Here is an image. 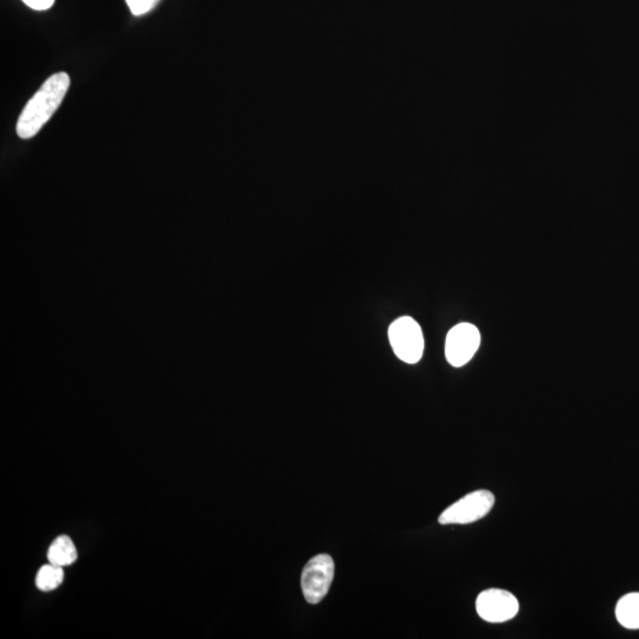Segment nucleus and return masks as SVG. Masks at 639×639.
<instances>
[{"mask_svg": "<svg viewBox=\"0 0 639 639\" xmlns=\"http://www.w3.org/2000/svg\"><path fill=\"white\" fill-rule=\"evenodd\" d=\"M494 505L495 496L492 492L484 489L476 490L445 509L438 522L444 526L473 524L486 518L492 512Z\"/></svg>", "mask_w": 639, "mask_h": 639, "instance_id": "nucleus-2", "label": "nucleus"}, {"mask_svg": "<svg viewBox=\"0 0 639 639\" xmlns=\"http://www.w3.org/2000/svg\"><path fill=\"white\" fill-rule=\"evenodd\" d=\"M63 567L54 564L45 565L37 573L36 586L38 590L49 592L57 589L63 583Z\"/></svg>", "mask_w": 639, "mask_h": 639, "instance_id": "nucleus-9", "label": "nucleus"}, {"mask_svg": "<svg viewBox=\"0 0 639 639\" xmlns=\"http://www.w3.org/2000/svg\"><path fill=\"white\" fill-rule=\"evenodd\" d=\"M520 605L513 593L500 589H489L476 599V611L488 623H506L518 615Z\"/></svg>", "mask_w": 639, "mask_h": 639, "instance_id": "nucleus-5", "label": "nucleus"}, {"mask_svg": "<svg viewBox=\"0 0 639 639\" xmlns=\"http://www.w3.org/2000/svg\"><path fill=\"white\" fill-rule=\"evenodd\" d=\"M24 4H27L29 8L44 11L51 8L54 5L55 0H22Z\"/></svg>", "mask_w": 639, "mask_h": 639, "instance_id": "nucleus-11", "label": "nucleus"}, {"mask_svg": "<svg viewBox=\"0 0 639 639\" xmlns=\"http://www.w3.org/2000/svg\"><path fill=\"white\" fill-rule=\"evenodd\" d=\"M618 622L626 629H639V592L629 593L616 606Z\"/></svg>", "mask_w": 639, "mask_h": 639, "instance_id": "nucleus-7", "label": "nucleus"}, {"mask_svg": "<svg viewBox=\"0 0 639 639\" xmlns=\"http://www.w3.org/2000/svg\"><path fill=\"white\" fill-rule=\"evenodd\" d=\"M160 0H126L134 16H144L159 4Z\"/></svg>", "mask_w": 639, "mask_h": 639, "instance_id": "nucleus-10", "label": "nucleus"}, {"mask_svg": "<svg viewBox=\"0 0 639 639\" xmlns=\"http://www.w3.org/2000/svg\"><path fill=\"white\" fill-rule=\"evenodd\" d=\"M389 340L393 352L406 364H417L423 357L424 337L416 320L404 316L389 328Z\"/></svg>", "mask_w": 639, "mask_h": 639, "instance_id": "nucleus-3", "label": "nucleus"}, {"mask_svg": "<svg viewBox=\"0 0 639 639\" xmlns=\"http://www.w3.org/2000/svg\"><path fill=\"white\" fill-rule=\"evenodd\" d=\"M481 344L479 329L471 324H460L450 329L445 341V357L454 367L467 365Z\"/></svg>", "mask_w": 639, "mask_h": 639, "instance_id": "nucleus-6", "label": "nucleus"}, {"mask_svg": "<svg viewBox=\"0 0 639 639\" xmlns=\"http://www.w3.org/2000/svg\"><path fill=\"white\" fill-rule=\"evenodd\" d=\"M70 87L67 73L50 76L43 86L37 90L24 107L17 122V134L21 139H31L40 133L47 122L53 118L58 107L62 105Z\"/></svg>", "mask_w": 639, "mask_h": 639, "instance_id": "nucleus-1", "label": "nucleus"}, {"mask_svg": "<svg viewBox=\"0 0 639 639\" xmlns=\"http://www.w3.org/2000/svg\"><path fill=\"white\" fill-rule=\"evenodd\" d=\"M334 561L331 555L319 554L303 568L301 587L307 603L319 604L327 596L334 579Z\"/></svg>", "mask_w": 639, "mask_h": 639, "instance_id": "nucleus-4", "label": "nucleus"}, {"mask_svg": "<svg viewBox=\"0 0 639 639\" xmlns=\"http://www.w3.org/2000/svg\"><path fill=\"white\" fill-rule=\"evenodd\" d=\"M48 559L50 564L60 567L74 564L77 559L74 542L66 535L58 537L49 547Z\"/></svg>", "mask_w": 639, "mask_h": 639, "instance_id": "nucleus-8", "label": "nucleus"}]
</instances>
